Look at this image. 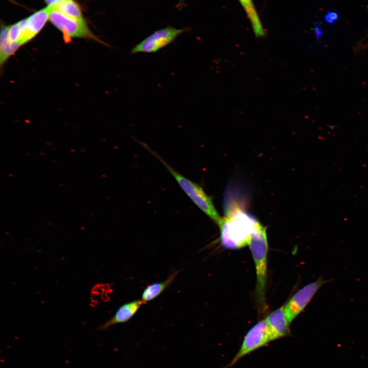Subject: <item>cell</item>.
I'll return each mask as SVG.
<instances>
[{
    "mask_svg": "<svg viewBox=\"0 0 368 368\" xmlns=\"http://www.w3.org/2000/svg\"><path fill=\"white\" fill-rule=\"evenodd\" d=\"M225 217L218 225L221 245L227 249H239L248 245L251 236L261 223L236 203L225 206Z\"/></svg>",
    "mask_w": 368,
    "mask_h": 368,
    "instance_id": "obj_1",
    "label": "cell"
},
{
    "mask_svg": "<svg viewBox=\"0 0 368 368\" xmlns=\"http://www.w3.org/2000/svg\"><path fill=\"white\" fill-rule=\"evenodd\" d=\"M254 259L257 278L256 296L260 311L266 308V290L268 241L266 229L261 224L252 234L248 244Z\"/></svg>",
    "mask_w": 368,
    "mask_h": 368,
    "instance_id": "obj_2",
    "label": "cell"
},
{
    "mask_svg": "<svg viewBox=\"0 0 368 368\" xmlns=\"http://www.w3.org/2000/svg\"><path fill=\"white\" fill-rule=\"evenodd\" d=\"M141 144L150 151L164 165L176 180L181 189L193 202L218 225L222 220V218L219 216L216 211L212 198L206 194L202 188L178 173L156 153L150 149L144 143H141Z\"/></svg>",
    "mask_w": 368,
    "mask_h": 368,
    "instance_id": "obj_3",
    "label": "cell"
},
{
    "mask_svg": "<svg viewBox=\"0 0 368 368\" xmlns=\"http://www.w3.org/2000/svg\"><path fill=\"white\" fill-rule=\"evenodd\" d=\"M273 340L266 319L258 321L246 333L238 352L224 368L234 366L244 357Z\"/></svg>",
    "mask_w": 368,
    "mask_h": 368,
    "instance_id": "obj_4",
    "label": "cell"
},
{
    "mask_svg": "<svg viewBox=\"0 0 368 368\" xmlns=\"http://www.w3.org/2000/svg\"><path fill=\"white\" fill-rule=\"evenodd\" d=\"M50 7L49 20L62 33L65 42L70 41L73 38H81L92 39L102 43L90 30L84 19H76L68 17L55 7Z\"/></svg>",
    "mask_w": 368,
    "mask_h": 368,
    "instance_id": "obj_5",
    "label": "cell"
},
{
    "mask_svg": "<svg viewBox=\"0 0 368 368\" xmlns=\"http://www.w3.org/2000/svg\"><path fill=\"white\" fill-rule=\"evenodd\" d=\"M187 29L167 27L155 31L131 49L130 54L153 53L169 45Z\"/></svg>",
    "mask_w": 368,
    "mask_h": 368,
    "instance_id": "obj_6",
    "label": "cell"
},
{
    "mask_svg": "<svg viewBox=\"0 0 368 368\" xmlns=\"http://www.w3.org/2000/svg\"><path fill=\"white\" fill-rule=\"evenodd\" d=\"M326 282L323 278H319L315 282L308 284L297 291L284 306L285 316L290 324Z\"/></svg>",
    "mask_w": 368,
    "mask_h": 368,
    "instance_id": "obj_7",
    "label": "cell"
},
{
    "mask_svg": "<svg viewBox=\"0 0 368 368\" xmlns=\"http://www.w3.org/2000/svg\"><path fill=\"white\" fill-rule=\"evenodd\" d=\"M50 7L47 6L40 9L26 18L20 39L21 45L31 40L41 30L46 22L49 19Z\"/></svg>",
    "mask_w": 368,
    "mask_h": 368,
    "instance_id": "obj_8",
    "label": "cell"
},
{
    "mask_svg": "<svg viewBox=\"0 0 368 368\" xmlns=\"http://www.w3.org/2000/svg\"><path fill=\"white\" fill-rule=\"evenodd\" d=\"M265 319L274 340L290 334V324L285 316L284 306L272 312Z\"/></svg>",
    "mask_w": 368,
    "mask_h": 368,
    "instance_id": "obj_9",
    "label": "cell"
},
{
    "mask_svg": "<svg viewBox=\"0 0 368 368\" xmlns=\"http://www.w3.org/2000/svg\"><path fill=\"white\" fill-rule=\"evenodd\" d=\"M144 304L140 300L123 304L119 308L112 317L103 325L99 327L98 329L99 330H106L111 326L127 322L136 313Z\"/></svg>",
    "mask_w": 368,
    "mask_h": 368,
    "instance_id": "obj_10",
    "label": "cell"
},
{
    "mask_svg": "<svg viewBox=\"0 0 368 368\" xmlns=\"http://www.w3.org/2000/svg\"><path fill=\"white\" fill-rule=\"evenodd\" d=\"M178 273V271H175L165 281L153 283L148 285L142 294L141 300L145 304L156 298L171 285Z\"/></svg>",
    "mask_w": 368,
    "mask_h": 368,
    "instance_id": "obj_11",
    "label": "cell"
},
{
    "mask_svg": "<svg viewBox=\"0 0 368 368\" xmlns=\"http://www.w3.org/2000/svg\"><path fill=\"white\" fill-rule=\"evenodd\" d=\"M250 22L254 32L258 38L265 36V32L252 0H239Z\"/></svg>",
    "mask_w": 368,
    "mask_h": 368,
    "instance_id": "obj_12",
    "label": "cell"
},
{
    "mask_svg": "<svg viewBox=\"0 0 368 368\" xmlns=\"http://www.w3.org/2000/svg\"><path fill=\"white\" fill-rule=\"evenodd\" d=\"M9 26L2 25L1 31L0 64L2 66L14 54L20 46L7 40Z\"/></svg>",
    "mask_w": 368,
    "mask_h": 368,
    "instance_id": "obj_13",
    "label": "cell"
},
{
    "mask_svg": "<svg viewBox=\"0 0 368 368\" xmlns=\"http://www.w3.org/2000/svg\"><path fill=\"white\" fill-rule=\"evenodd\" d=\"M54 7L68 17L76 19H83L80 6L74 0H63Z\"/></svg>",
    "mask_w": 368,
    "mask_h": 368,
    "instance_id": "obj_14",
    "label": "cell"
},
{
    "mask_svg": "<svg viewBox=\"0 0 368 368\" xmlns=\"http://www.w3.org/2000/svg\"><path fill=\"white\" fill-rule=\"evenodd\" d=\"M368 48V33L360 41L358 42L354 47L355 53Z\"/></svg>",
    "mask_w": 368,
    "mask_h": 368,
    "instance_id": "obj_15",
    "label": "cell"
},
{
    "mask_svg": "<svg viewBox=\"0 0 368 368\" xmlns=\"http://www.w3.org/2000/svg\"><path fill=\"white\" fill-rule=\"evenodd\" d=\"M337 18L338 15L335 12H329L325 16V20L330 24L334 22Z\"/></svg>",
    "mask_w": 368,
    "mask_h": 368,
    "instance_id": "obj_16",
    "label": "cell"
},
{
    "mask_svg": "<svg viewBox=\"0 0 368 368\" xmlns=\"http://www.w3.org/2000/svg\"><path fill=\"white\" fill-rule=\"evenodd\" d=\"M63 0H44L48 4V6L53 7L57 5L59 3Z\"/></svg>",
    "mask_w": 368,
    "mask_h": 368,
    "instance_id": "obj_17",
    "label": "cell"
}]
</instances>
